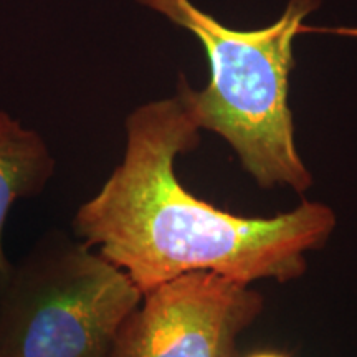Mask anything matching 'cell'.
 Returning <instances> with one entry per match:
<instances>
[{
    "label": "cell",
    "mask_w": 357,
    "mask_h": 357,
    "mask_svg": "<svg viewBox=\"0 0 357 357\" xmlns=\"http://www.w3.org/2000/svg\"><path fill=\"white\" fill-rule=\"evenodd\" d=\"M199 131L181 93L134 109L121 164L78 208L75 234L126 271L142 294L197 271L242 284L301 276L306 253L334 231V212L303 202L275 217H243L197 199L174 166L199 144Z\"/></svg>",
    "instance_id": "1"
},
{
    "label": "cell",
    "mask_w": 357,
    "mask_h": 357,
    "mask_svg": "<svg viewBox=\"0 0 357 357\" xmlns=\"http://www.w3.org/2000/svg\"><path fill=\"white\" fill-rule=\"evenodd\" d=\"M137 2L189 30L207 53V86L195 91L182 82L178 89L199 129L229 142L263 189H310L312 177L294 142L288 93L294 37L319 0H289L283 15L260 30L230 29L190 0Z\"/></svg>",
    "instance_id": "2"
},
{
    "label": "cell",
    "mask_w": 357,
    "mask_h": 357,
    "mask_svg": "<svg viewBox=\"0 0 357 357\" xmlns=\"http://www.w3.org/2000/svg\"><path fill=\"white\" fill-rule=\"evenodd\" d=\"M141 301L126 271L50 231L0 294V357H106Z\"/></svg>",
    "instance_id": "3"
},
{
    "label": "cell",
    "mask_w": 357,
    "mask_h": 357,
    "mask_svg": "<svg viewBox=\"0 0 357 357\" xmlns=\"http://www.w3.org/2000/svg\"><path fill=\"white\" fill-rule=\"evenodd\" d=\"M261 307L248 284L211 271L177 276L142 294L106 357H235Z\"/></svg>",
    "instance_id": "4"
},
{
    "label": "cell",
    "mask_w": 357,
    "mask_h": 357,
    "mask_svg": "<svg viewBox=\"0 0 357 357\" xmlns=\"http://www.w3.org/2000/svg\"><path fill=\"white\" fill-rule=\"evenodd\" d=\"M53 172L55 159L43 137L6 111H0V294L13 270L3 250L8 212L17 200L42 194Z\"/></svg>",
    "instance_id": "5"
},
{
    "label": "cell",
    "mask_w": 357,
    "mask_h": 357,
    "mask_svg": "<svg viewBox=\"0 0 357 357\" xmlns=\"http://www.w3.org/2000/svg\"><path fill=\"white\" fill-rule=\"evenodd\" d=\"M306 32H316V33H334L341 35V37H352L357 38V26H336V29H307L306 25H303L301 33Z\"/></svg>",
    "instance_id": "6"
},
{
    "label": "cell",
    "mask_w": 357,
    "mask_h": 357,
    "mask_svg": "<svg viewBox=\"0 0 357 357\" xmlns=\"http://www.w3.org/2000/svg\"><path fill=\"white\" fill-rule=\"evenodd\" d=\"M247 357H287L284 354H281V352H257V354H252V356H247Z\"/></svg>",
    "instance_id": "7"
}]
</instances>
